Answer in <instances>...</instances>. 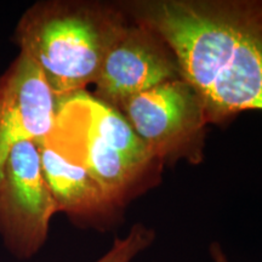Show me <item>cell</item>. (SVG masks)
I'll use <instances>...</instances> for the list:
<instances>
[{
  "label": "cell",
  "mask_w": 262,
  "mask_h": 262,
  "mask_svg": "<svg viewBox=\"0 0 262 262\" xmlns=\"http://www.w3.org/2000/svg\"><path fill=\"white\" fill-rule=\"evenodd\" d=\"M127 17L165 41L208 123L262 111V0H125Z\"/></svg>",
  "instance_id": "cell-1"
},
{
  "label": "cell",
  "mask_w": 262,
  "mask_h": 262,
  "mask_svg": "<svg viewBox=\"0 0 262 262\" xmlns=\"http://www.w3.org/2000/svg\"><path fill=\"white\" fill-rule=\"evenodd\" d=\"M130 21L119 2L45 0L26 10L15 35L60 98L95 83Z\"/></svg>",
  "instance_id": "cell-2"
},
{
  "label": "cell",
  "mask_w": 262,
  "mask_h": 262,
  "mask_svg": "<svg viewBox=\"0 0 262 262\" xmlns=\"http://www.w3.org/2000/svg\"><path fill=\"white\" fill-rule=\"evenodd\" d=\"M119 111L158 162L202 160L208 120L198 95L182 78L130 98Z\"/></svg>",
  "instance_id": "cell-3"
},
{
  "label": "cell",
  "mask_w": 262,
  "mask_h": 262,
  "mask_svg": "<svg viewBox=\"0 0 262 262\" xmlns=\"http://www.w3.org/2000/svg\"><path fill=\"white\" fill-rule=\"evenodd\" d=\"M57 212L34 141L12 147L0 168V237L15 257L34 256L47 242Z\"/></svg>",
  "instance_id": "cell-4"
},
{
  "label": "cell",
  "mask_w": 262,
  "mask_h": 262,
  "mask_svg": "<svg viewBox=\"0 0 262 262\" xmlns=\"http://www.w3.org/2000/svg\"><path fill=\"white\" fill-rule=\"evenodd\" d=\"M179 78L178 61L165 41L131 19L104 58L94 96L119 111L130 98Z\"/></svg>",
  "instance_id": "cell-5"
},
{
  "label": "cell",
  "mask_w": 262,
  "mask_h": 262,
  "mask_svg": "<svg viewBox=\"0 0 262 262\" xmlns=\"http://www.w3.org/2000/svg\"><path fill=\"white\" fill-rule=\"evenodd\" d=\"M58 97L31 57L19 52L0 75V168L22 141L41 142L56 122Z\"/></svg>",
  "instance_id": "cell-6"
},
{
  "label": "cell",
  "mask_w": 262,
  "mask_h": 262,
  "mask_svg": "<svg viewBox=\"0 0 262 262\" xmlns=\"http://www.w3.org/2000/svg\"><path fill=\"white\" fill-rule=\"evenodd\" d=\"M44 141L86 170L120 211L136 183L149 170L131 162L98 137L67 96L58 98L54 130Z\"/></svg>",
  "instance_id": "cell-7"
},
{
  "label": "cell",
  "mask_w": 262,
  "mask_h": 262,
  "mask_svg": "<svg viewBox=\"0 0 262 262\" xmlns=\"http://www.w3.org/2000/svg\"><path fill=\"white\" fill-rule=\"evenodd\" d=\"M41 168L56 204L78 225L103 228L116 220L120 210L113 204L100 183L45 141L38 143Z\"/></svg>",
  "instance_id": "cell-8"
},
{
  "label": "cell",
  "mask_w": 262,
  "mask_h": 262,
  "mask_svg": "<svg viewBox=\"0 0 262 262\" xmlns=\"http://www.w3.org/2000/svg\"><path fill=\"white\" fill-rule=\"evenodd\" d=\"M67 97L77 108L88 126L124 157L148 169L155 163H158L120 111L102 102L85 90Z\"/></svg>",
  "instance_id": "cell-9"
},
{
  "label": "cell",
  "mask_w": 262,
  "mask_h": 262,
  "mask_svg": "<svg viewBox=\"0 0 262 262\" xmlns=\"http://www.w3.org/2000/svg\"><path fill=\"white\" fill-rule=\"evenodd\" d=\"M156 241L155 229L137 222L125 237L117 238L106 254L95 262H133Z\"/></svg>",
  "instance_id": "cell-10"
},
{
  "label": "cell",
  "mask_w": 262,
  "mask_h": 262,
  "mask_svg": "<svg viewBox=\"0 0 262 262\" xmlns=\"http://www.w3.org/2000/svg\"><path fill=\"white\" fill-rule=\"evenodd\" d=\"M209 254L212 262H229L227 255H226L224 248L221 247V244L219 242H214L209 247Z\"/></svg>",
  "instance_id": "cell-11"
}]
</instances>
